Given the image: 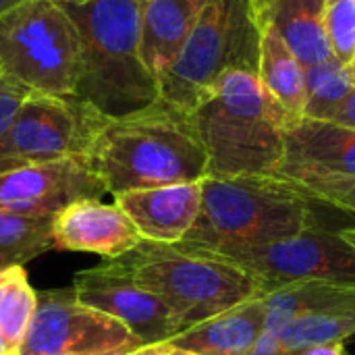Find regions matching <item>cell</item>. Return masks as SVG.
<instances>
[{"label": "cell", "mask_w": 355, "mask_h": 355, "mask_svg": "<svg viewBox=\"0 0 355 355\" xmlns=\"http://www.w3.org/2000/svg\"><path fill=\"white\" fill-rule=\"evenodd\" d=\"M146 347L119 320L83 306L73 289L37 293L19 355H96Z\"/></svg>", "instance_id": "10"}, {"label": "cell", "mask_w": 355, "mask_h": 355, "mask_svg": "<svg viewBox=\"0 0 355 355\" xmlns=\"http://www.w3.org/2000/svg\"><path fill=\"white\" fill-rule=\"evenodd\" d=\"M54 250V216L0 210V270Z\"/></svg>", "instance_id": "21"}, {"label": "cell", "mask_w": 355, "mask_h": 355, "mask_svg": "<svg viewBox=\"0 0 355 355\" xmlns=\"http://www.w3.org/2000/svg\"><path fill=\"white\" fill-rule=\"evenodd\" d=\"M300 355H349L343 343H324V345H316L310 347Z\"/></svg>", "instance_id": "30"}, {"label": "cell", "mask_w": 355, "mask_h": 355, "mask_svg": "<svg viewBox=\"0 0 355 355\" xmlns=\"http://www.w3.org/2000/svg\"><path fill=\"white\" fill-rule=\"evenodd\" d=\"M355 92L347 64L335 56L306 69V110L304 119L331 121L333 114Z\"/></svg>", "instance_id": "23"}, {"label": "cell", "mask_w": 355, "mask_h": 355, "mask_svg": "<svg viewBox=\"0 0 355 355\" xmlns=\"http://www.w3.org/2000/svg\"><path fill=\"white\" fill-rule=\"evenodd\" d=\"M141 235L119 204L79 200L54 216V250L119 258L141 243Z\"/></svg>", "instance_id": "13"}, {"label": "cell", "mask_w": 355, "mask_h": 355, "mask_svg": "<svg viewBox=\"0 0 355 355\" xmlns=\"http://www.w3.org/2000/svg\"><path fill=\"white\" fill-rule=\"evenodd\" d=\"M2 71L42 94L75 96L79 29L62 0H21L0 15Z\"/></svg>", "instance_id": "7"}, {"label": "cell", "mask_w": 355, "mask_h": 355, "mask_svg": "<svg viewBox=\"0 0 355 355\" xmlns=\"http://www.w3.org/2000/svg\"><path fill=\"white\" fill-rule=\"evenodd\" d=\"M106 189L85 156H69L0 173V210L56 216L79 200H102Z\"/></svg>", "instance_id": "11"}, {"label": "cell", "mask_w": 355, "mask_h": 355, "mask_svg": "<svg viewBox=\"0 0 355 355\" xmlns=\"http://www.w3.org/2000/svg\"><path fill=\"white\" fill-rule=\"evenodd\" d=\"M260 25L250 0H208L189 40L158 81V98L193 112L229 71L258 75Z\"/></svg>", "instance_id": "6"}, {"label": "cell", "mask_w": 355, "mask_h": 355, "mask_svg": "<svg viewBox=\"0 0 355 355\" xmlns=\"http://www.w3.org/2000/svg\"><path fill=\"white\" fill-rule=\"evenodd\" d=\"M331 123H339V125L355 127V92L345 100V104L333 114Z\"/></svg>", "instance_id": "29"}, {"label": "cell", "mask_w": 355, "mask_h": 355, "mask_svg": "<svg viewBox=\"0 0 355 355\" xmlns=\"http://www.w3.org/2000/svg\"><path fill=\"white\" fill-rule=\"evenodd\" d=\"M324 29L333 56L349 64L355 54V0H327Z\"/></svg>", "instance_id": "26"}, {"label": "cell", "mask_w": 355, "mask_h": 355, "mask_svg": "<svg viewBox=\"0 0 355 355\" xmlns=\"http://www.w3.org/2000/svg\"><path fill=\"white\" fill-rule=\"evenodd\" d=\"M67 4V2H64ZM81 40L79 98L106 116H123L158 100V81L139 52L141 0L67 4Z\"/></svg>", "instance_id": "4"}, {"label": "cell", "mask_w": 355, "mask_h": 355, "mask_svg": "<svg viewBox=\"0 0 355 355\" xmlns=\"http://www.w3.org/2000/svg\"><path fill=\"white\" fill-rule=\"evenodd\" d=\"M229 262L254 275L266 293L293 283L355 287V248L316 223L289 239L241 252Z\"/></svg>", "instance_id": "9"}, {"label": "cell", "mask_w": 355, "mask_h": 355, "mask_svg": "<svg viewBox=\"0 0 355 355\" xmlns=\"http://www.w3.org/2000/svg\"><path fill=\"white\" fill-rule=\"evenodd\" d=\"M327 0H277L264 15L304 69L333 58L324 29Z\"/></svg>", "instance_id": "18"}, {"label": "cell", "mask_w": 355, "mask_h": 355, "mask_svg": "<svg viewBox=\"0 0 355 355\" xmlns=\"http://www.w3.org/2000/svg\"><path fill=\"white\" fill-rule=\"evenodd\" d=\"M0 355H12L10 354V349H8V345L4 343V339L0 337Z\"/></svg>", "instance_id": "36"}, {"label": "cell", "mask_w": 355, "mask_h": 355, "mask_svg": "<svg viewBox=\"0 0 355 355\" xmlns=\"http://www.w3.org/2000/svg\"><path fill=\"white\" fill-rule=\"evenodd\" d=\"M62 2H67V4H85L89 0H62Z\"/></svg>", "instance_id": "38"}, {"label": "cell", "mask_w": 355, "mask_h": 355, "mask_svg": "<svg viewBox=\"0 0 355 355\" xmlns=\"http://www.w3.org/2000/svg\"><path fill=\"white\" fill-rule=\"evenodd\" d=\"M264 329L281 333L306 314H355V287L331 283H293L264 295Z\"/></svg>", "instance_id": "20"}, {"label": "cell", "mask_w": 355, "mask_h": 355, "mask_svg": "<svg viewBox=\"0 0 355 355\" xmlns=\"http://www.w3.org/2000/svg\"><path fill=\"white\" fill-rule=\"evenodd\" d=\"M248 355H285V352H283V341H281V333L262 329L260 337L256 339L252 352Z\"/></svg>", "instance_id": "28"}, {"label": "cell", "mask_w": 355, "mask_h": 355, "mask_svg": "<svg viewBox=\"0 0 355 355\" xmlns=\"http://www.w3.org/2000/svg\"><path fill=\"white\" fill-rule=\"evenodd\" d=\"M106 114L79 96L31 92L0 150V173L85 156Z\"/></svg>", "instance_id": "8"}, {"label": "cell", "mask_w": 355, "mask_h": 355, "mask_svg": "<svg viewBox=\"0 0 355 355\" xmlns=\"http://www.w3.org/2000/svg\"><path fill=\"white\" fill-rule=\"evenodd\" d=\"M275 2H277V0H250V6H252V10H254V15H256L258 25H260V21L264 19V15L270 10V6H272Z\"/></svg>", "instance_id": "32"}, {"label": "cell", "mask_w": 355, "mask_h": 355, "mask_svg": "<svg viewBox=\"0 0 355 355\" xmlns=\"http://www.w3.org/2000/svg\"><path fill=\"white\" fill-rule=\"evenodd\" d=\"M264 322V297H256L183 331L171 345L196 355H248L260 337Z\"/></svg>", "instance_id": "17"}, {"label": "cell", "mask_w": 355, "mask_h": 355, "mask_svg": "<svg viewBox=\"0 0 355 355\" xmlns=\"http://www.w3.org/2000/svg\"><path fill=\"white\" fill-rule=\"evenodd\" d=\"M339 235H341L343 239H347V241H349V243H352V245L355 248V227H347V229H341V231H339Z\"/></svg>", "instance_id": "34"}, {"label": "cell", "mask_w": 355, "mask_h": 355, "mask_svg": "<svg viewBox=\"0 0 355 355\" xmlns=\"http://www.w3.org/2000/svg\"><path fill=\"white\" fill-rule=\"evenodd\" d=\"M206 2L208 0H141L139 52L156 81L173 67Z\"/></svg>", "instance_id": "16"}, {"label": "cell", "mask_w": 355, "mask_h": 355, "mask_svg": "<svg viewBox=\"0 0 355 355\" xmlns=\"http://www.w3.org/2000/svg\"><path fill=\"white\" fill-rule=\"evenodd\" d=\"M166 343H158V345H146V347H139V349H129V352H112V354H96V355H158L160 349L164 347Z\"/></svg>", "instance_id": "31"}, {"label": "cell", "mask_w": 355, "mask_h": 355, "mask_svg": "<svg viewBox=\"0 0 355 355\" xmlns=\"http://www.w3.org/2000/svg\"><path fill=\"white\" fill-rule=\"evenodd\" d=\"M73 291L83 306L119 320L144 345L171 343L187 331L162 300L102 266L79 272L73 281Z\"/></svg>", "instance_id": "12"}, {"label": "cell", "mask_w": 355, "mask_h": 355, "mask_svg": "<svg viewBox=\"0 0 355 355\" xmlns=\"http://www.w3.org/2000/svg\"><path fill=\"white\" fill-rule=\"evenodd\" d=\"M33 89L15 79L8 73L0 75V150L10 133V127L23 106V102L29 98Z\"/></svg>", "instance_id": "27"}, {"label": "cell", "mask_w": 355, "mask_h": 355, "mask_svg": "<svg viewBox=\"0 0 355 355\" xmlns=\"http://www.w3.org/2000/svg\"><path fill=\"white\" fill-rule=\"evenodd\" d=\"M2 73H4V71H2V64H0V75H2Z\"/></svg>", "instance_id": "39"}, {"label": "cell", "mask_w": 355, "mask_h": 355, "mask_svg": "<svg viewBox=\"0 0 355 355\" xmlns=\"http://www.w3.org/2000/svg\"><path fill=\"white\" fill-rule=\"evenodd\" d=\"M258 79L293 123L304 119L306 69L268 21L260 23Z\"/></svg>", "instance_id": "19"}, {"label": "cell", "mask_w": 355, "mask_h": 355, "mask_svg": "<svg viewBox=\"0 0 355 355\" xmlns=\"http://www.w3.org/2000/svg\"><path fill=\"white\" fill-rule=\"evenodd\" d=\"M158 355H196V354H191V352H185V349H179V347H175V345L166 343V345L160 349V354Z\"/></svg>", "instance_id": "33"}, {"label": "cell", "mask_w": 355, "mask_h": 355, "mask_svg": "<svg viewBox=\"0 0 355 355\" xmlns=\"http://www.w3.org/2000/svg\"><path fill=\"white\" fill-rule=\"evenodd\" d=\"M354 335L355 314H306L281 331V341L285 355H300L316 345L345 343Z\"/></svg>", "instance_id": "24"}, {"label": "cell", "mask_w": 355, "mask_h": 355, "mask_svg": "<svg viewBox=\"0 0 355 355\" xmlns=\"http://www.w3.org/2000/svg\"><path fill=\"white\" fill-rule=\"evenodd\" d=\"M21 0H0V15L2 12H6L8 8H12L15 4H19Z\"/></svg>", "instance_id": "35"}, {"label": "cell", "mask_w": 355, "mask_h": 355, "mask_svg": "<svg viewBox=\"0 0 355 355\" xmlns=\"http://www.w3.org/2000/svg\"><path fill=\"white\" fill-rule=\"evenodd\" d=\"M189 114L208 156V177H272L279 171L293 121L256 73H225Z\"/></svg>", "instance_id": "3"}, {"label": "cell", "mask_w": 355, "mask_h": 355, "mask_svg": "<svg viewBox=\"0 0 355 355\" xmlns=\"http://www.w3.org/2000/svg\"><path fill=\"white\" fill-rule=\"evenodd\" d=\"M35 302L37 293L31 289L23 266L0 270V337L12 355H19Z\"/></svg>", "instance_id": "22"}, {"label": "cell", "mask_w": 355, "mask_h": 355, "mask_svg": "<svg viewBox=\"0 0 355 355\" xmlns=\"http://www.w3.org/2000/svg\"><path fill=\"white\" fill-rule=\"evenodd\" d=\"M314 223L310 202L279 177H206L198 220L175 248L229 262Z\"/></svg>", "instance_id": "2"}, {"label": "cell", "mask_w": 355, "mask_h": 355, "mask_svg": "<svg viewBox=\"0 0 355 355\" xmlns=\"http://www.w3.org/2000/svg\"><path fill=\"white\" fill-rule=\"evenodd\" d=\"M100 266L154 293L179 316L185 329L266 295L264 285L254 275L231 262L152 241H141L135 250L104 260Z\"/></svg>", "instance_id": "5"}, {"label": "cell", "mask_w": 355, "mask_h": 355, "mask_svg": "<svg viewBox=\"0 0 355 355\" xmlns=\"http://www.w3.org/2000/svg\"><path fill=\"white\" fill-rule=\"evenodd\" d=\"M355 177V127L302 119L285 131V156L272 177Z\"/></svg>", "instance_id": "14"}, {"label": "cell", "mask_w": 355, "mask_h": 355, "mask_svg": "<svg viewBox=\"0 0 355 355\" xmlns=\"http://www.w3.org/2000/svg\"><path fill=\"white\" fill-rule=\"evenodd\" d=\"M347 69H349V75H352V79H354V83H355V54H354V58L349 60Z\"/></svg>", "instance_id": "37"}, {"label": "cell", "mask_w": 355, "mask_h": 355, "mask_svg": "<svg viewBox=\"0 0 355 355\" xmlns=\"http://www.w3.org/2000/svg\"><path fill=\"white\" fill-rule=\"evenodd\" d=\"M85 158L112 196L208 177V156L191 114L160 98L129 114L108 116Z\"/></svg>", "instance_id": "1"}, {"label": "cell", "mask_w": 355, "mask_h": 355, "mask_svg": "<svg viewBox=\"0 0 355 355\" xmlns=\"http://www.w3.org/2000/svg\"><path fill=\"white\" fill-rule=\"evenodd\" d=\"M144 241L177 245L196 225L202 208V181L137 189L114 196Z\"/></svg>", "instance_id": "15"}, {"label": "cell", "mask_w": 355, "mask_h": 355, "mask_svg": "<svg viewBox=\"0 0 355 355\" xmlns=\"http://www.w3.org/2000/svg\"><path fill=\"white\" fill-rule=\"evenodd\" d=\"M287 181L302 198L310 204L320 202L343 212L355 214V177L343 175H308L297 179H283Z\"/></svg>", "instance_id": "25"}]
</instances>
